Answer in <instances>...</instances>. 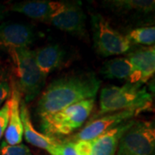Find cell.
Returning <instances> with one entry per match:
<instances>
[{
  "instance_id": "7c38bea8",
  "label": "cell",
  "mask_w": 155,
  "mask_h": 155,
  "mask_svg": "<svg viewBox=\"0 0 155 155\" xmlns=\"http://www.w3.org/2000/svg\"><path fill=\"white\" fill-rule=\"evenodd\" d=\"M61 5V1L32 0L13 4L11 11L22 14L31 19L48 23L51 17Z\"/></svg>"
},
{
  "instance_id": "3957f363",
  "label": "cell",
  "mask_w": 155,
  "mask_h": 155,
  "mask_svg": "<svg viewBox=\"0 0 155 155\" xmlns=\"http://www.w3.org/2000/svg\"><path fill=\"white\" fill-rule=\"evenodd\" d=\"M14 65L17 79L14 80L22 100L28 104L41 95L47 78L41 72L29 48L7 50Z\"/></svg>"
},
{
  "instance_id": "2e32d148",
  "label": "cell",
  "mask_w": 155,
  "mask_h": 155,
  "mask_svg": "<svg viewBox=\"0 0 155 155\" xmlns=\"http://www.w3.org/2000/svg\"><path fill=\"white\" fill-rule=\"evenodd\" d=\"M33 52L37 67L46 78L60 68L64 62L65 52L60 45H47Z\"/></svg>"
},
{
  "instance_id": "603a6c76",
  "label": "cell",
  "mask_w": 155,
  "mask_h": 155,
  "mask_svg": "<svg viewBox=\"0 0 155 155\" xmlns=\"http://www.w3.org/2000/svg\"><path fill=\"white\" fill-rule=\"evenodd\" d=\"M64 141V140H63ZM70 142V141H69ZM78 152L81 155H91V141H84V140H78L73 142Z\"/></svg>"
},
{
  "instance_id": "4316f807",
  "label": "cell",
  "mask_w": 155,
  "mask_h": 155,
  "mask_svg": "<svg viewBox=\"0 0 155 155\" xmlns=\"http://www.w3.org/2000/svg\"><path fill=\"white\" fill-rule=\"evenodd\" d=\"M38 155H40V154H38Z\"/></svg>"
},
{
  "instance_id": "5bb4252c",
  "label": "cell",
  "mask_w": 155,
  "mask_h": 155,
  "mask_svg": "<svg viewBox=\"0 0 155 155\" xmlns=\"http://www.w3.org/2000/svg\"><path fill=\"white\" fill-rule=\"evenodd\" d=\"M134 121L124 122L91 140V155H116L120 140Z\"/></svg>"
},
{
  "instance_id": "4fadbf2b",
  "label": "cell",
  "mask_w": 155,
  "mask_h": 155,
  "mask_svg": "<svg viewBox=\"0 0 155 155\" xmlns=\"http://www.w3.org/2000/svg\"><path fill=\"white\" fill-rule=\"evenodd\" d=\"M127 59L131 63L137 83L144 84L155 75V49L141 48L129 53Z\"/></svg>"
},
{
  "instance_id": "52a82bcc",
  "label": "cell",
  "mask_w": 155,
  "mask_h": 155,
  "mask_svg": "<svg viewBox=\"0 0 155 155\" xmlns=\"http://www.w3.org/2000/svg\"><path fill=\"white\" fill-rule=\"evenodd\" d=\"M142 112L146 111L143 110H127L106 114L96 119L91 120L84 127L79 129L78 132L67 138L62 139L61 140L70 142L78 140L91 141L112 128L117 127L124 122L133 120L134 117H136Z\"/></svg>"
},
{
  "instance_id": "d4e9b609",
  "label": "cell",
  "mask_w": 155,
  "mask_h": 155,
  "mask_svg": "<svg viewBox=\"0 0 155 155\" xmlns=\"http://www.w3.org/2000/svg\"><path fill=\"white\" fill-rule=\"evenodd\" d=\"M4 16H5V6L0 3V21L3 19Z\"/></svg>"
},
{
  "instance_id": "7402d4cb",
  "label": "cell",
  "mask_w": 155,
  "mask_h": 155,
  "mask_svg": "<svg viewBox=\"0 0 155 155\" xmlns=\"http://www.w3.org/2000/svg\"><path fill=\"white\" fill-rule=\"evenodd\" d=\"M11 94V84L5 79L0 78V108L10 98Z\"/></svg>"
},
{
  "instance_id": "7a4b0ae2",
  "label": "cell",
  "mask_w": 155,
  "mask_h": 155,
  "mask_svg": "<svg viewBox=\"0 0 155 155\" xmlns=\"http://www.w3.org/2000/svg\"><path fill=\"white\" fill-rule=\"evenodd\" d=\"M153 107L152 97L143 84L127 83L122 86L110 85L101 90L99 110L91 120L106 114L127 110L150 111L153 110Z\"/></svg>"
},
{
  "instance_id": "e0dca14e",
  "label": "cell",
  "mask_w": 155,
  "mask_h": 155,
  "mask_svg": "<svg viewBox=\"0 0 155 155\" xmlns=\"http://www.w3.org/2000/svg\"><path fill=\"white\" fill-rule=\"evenodd\" d=\"M100 73L108 79H120L126 80L127 83H137L134 70L127 57H116L105 61L100 69Z\"/></svg>"
},
{
  "instance_id": "484cf974",
  "label": "cell",
  "mask_w": 155,
  "mask_h": 155,
  "mask_svg": "<svg viewBox=\"0 0 155 155\" xmlns=\"http://www.w3.org/2000/svg\"><path fill=\"white\" fill-rule=\"evenodd\" d=\"M153 48H154V49H155V45H154V46H153Z\"/></svg>"
},
{
  "instance_id": "30bf717a",
  "label": "cell",
  "mask_w": 155,
  "mask_h": 155,
  "mask_svg": "<svg viewBox=\"0 0 155 155\" xmlns=\"http://www.w3.org/2000/svg\"><path fill=\"white\" fill-rule=\"evenodd\" d=\"M20 112L23 128V137L25 138L26 141L35 147L47 151L51 154L53 150L61 143V140L46 135L41 131L36 130L31 120L28 105L22 98L20 103Z\"/></svg>"
},
{
  "instance_id": "d6986e66",
  "label": "cell",
  "mask_w": 155,
  "mask_h": 155,
  "mask_svg": "<svg viewBox=\"0 0 155 155\" xmlns=\"http://www.w3.org/2000/svg\"><path fill=\"white\" fill-rule=\"evenodd\" d=\"M0 155H34L26 145H9L5 140L0 142Z\"/></svg>"
},
{
  "instance_id": "cb8c5ba5",
  "label": "cell",
  "mask_w": 155,
  "mask_h": 155,
  "mask_svg": "<svg viewBox=\"0 0 155 155\" xmlns=\"http://www.w3.org/2000/svg\"><path fill=\"white\" fill-rule=\"evenodd\" d=\"M147 89L150 96L152 97V100H153V105L155 108V75L148 80Z\"/></svg>"
},
{
  "instance_id": "277c9868",
  "label": "cell",
  "mask_w": 155,
  "mask_h": 155,
  "mask_svg": "<svg viewBox=\"0 0 155 155\" xmlns=\"http://www.w3.org/2000/svg\"><path fill=\"white\" fill-rule=\"evenodd\" d=\"M94 107L95 98H91L41 117L40 118L41 132L59 140L67 138L83 126Z\"/></svg>"
},
{
  "instance_id": "ba28073f",
  "label": "cell",
  "mask_w": 155,
  "mask_h": 155,
  "mask_svg": "<svg viewBox=\"0 0 155 155\" xmlns=\"http://www.w3.org/2000/svg\"><path fill=\"white\" fill-rule=\"evenodd\" d=\"M85 19L80 3L61 1V5L48 23L64 32L82 37L86 32Z\"/></svg>"
},
{
  "instance_id": "9a60e30c",
  "label": "cell",
  "mask_w": 155,
  "mask_h": 155,
  "mask_svg": "<svg viewBox=\"0 0 155 155\" xmlns=\"http://www.w3.org/2000/svg\"><path fill=\"white\" fill-rule=\"evenodd\" d=\"M104 5L121 15L155 18V0H110Z\"/></svg>"
},
{
  "instance_id": "6da1fadb",
  "label": "cell",
  "mask_w": 155,
  "mask_h": 155,
  "mask_svg": "<svg viewBox=\"0 0 155 155\" xmlns=\"http://www.w3.org/2000/svg\"><path fill=\"white\" fill-rule=\"evenodd\" d=\"M101 81L93 72L69 74L56 78L39 96L35 114L44 117L84 100L95 98Z\"/></svg>"
},
{
  "instance_id": "5b68a950",
  "label": "cell",
  "mask_w": 155,
  "mask_h": 155,
  "mask_svg": "<svg viewBox=\"0 0 155 155\" xmlns=\"http://www.w3.org/2000/svg\"><path fill=\"white\" fill-rule=\"evenodd\" d=\"M91 24L94 48L99 55H120L130 50L132 43L127 36L113 28L101 14H93Z\"/></svg>"
},
{
  "instance_id": "44dd1931",
  "label": "cell",
  "mask_w": 155,
  "mask_h": 155,
  "mask_svg": "<svg viewBox=\"0 0 155 155\" xmlns=\"http://www.w3.org/2000/svg\"><path fill=\"white\" fill-rule=\"evenodd\" d=\"M10 116V104L9 99L5 103V104L0 108V142L3 136H5L6 128L9 122Z\"/></svg>"
},
{
  "instance_id": "8fae6325",
  "label": "cell",
  "mask_w": 155,
  "mask_h": 155,
  "mask_svg": "<svg viewBox=\"0 0 155 155\" xmlns=\"http://www.w3.org/2000/svg\"><path fill=\"white\" fill-rule=\"evenodd\" d=\"M22 97L14 81L11 84V94L9 98L10 116L9 122L5 134V141L9 145H18L22 143L23 137L22 118L20 112V103Z\"/></svg>"
},
{
  "instance_id": "9c48e42d",
  "label": "cell",
  "mask_w": 155,
  "mask_h": 155,
  "mask_svg": "<svg viewBox=\"0 0 155 155\" xmlns=\"http://www.w3.org/2000/svg\"><path fill=\"white\" fill-rule=\"evenodd\" d=\"M35 40V34L30 26L19 22L0 24V47L7 50L28 48Z\"/></svg>"
},
{
  "instance_id": "ffe728a7",
  "label": "cell",
  "mask_w": 155,
  "mask_h": 155,
  "mask_svg": "<svg viewBox=\"0 0 155 155\" xmlns=\"http://www.w3.org/2000/svg\"><path fill=\"white\" fill-rule=\"evenodd\" d=\"M50 155H81L78 152L73 142L63 141L56 147Z\"/></svg>"
},
{
  "instance_id": "ac0fdd59",
  "label": "cell",
  "mask_w": 155,
  "mask_h": 155,
  "mask_svg": "<svg viewBox=\"0 0 155 155\" xmlns=\"http://www.w3.org/2000/svg\"><path fill=\"white\" fill-rule=\"evenodd\" d=\"M126 36L131 43L154 46L155 26H147L134 28L128 32Z\"/></svg>"
},
{
  "instance_id": "8992f818",
  "label": "cell",
  "mask_w": 155,
  "mask_h": 155,
  "mask_svg": "<svg viewBox=\"0 0 155 155\" xmlns=\"http://www.w3.org/2000/svg\"><path fill=\"white\" fill-rule=\"evenodd\" d=\"M116 155H155V117L135 120L120 140Z\"/></svg>"
}]
</instances>
